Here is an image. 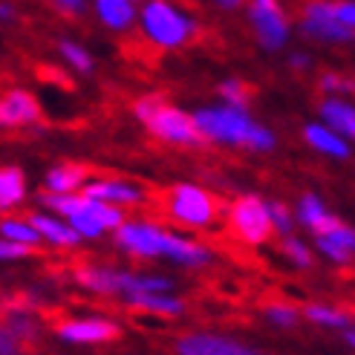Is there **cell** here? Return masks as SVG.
<instances>
[{"label":"cell","instance_id":"cell-1","mask_svg":"<svg viewBox=\"0 0 355 355\" xmlns=\"http://www.w3.org/2000/svg\"><path fill=\"white\" fill-rule=\"evenodd\" d=\"M113 243L121 254H128L133 260H168L188 272L208 269L217 260L214 248L205 245L202 240L141 217L124 220L113 232Z\"/></svg>","mask_w":355,"mask_h":355},{"label":"cell","instance_id":"cell-2","mask_svg":"<svg viewBox=\"0 0 355 355\" xmlns=\"http://www.w3.org/2000/svg\"><path fill=\"white\" fill-rule=\"evenodd\" d=\"M193 124L202 136V141L228 148H245L254 153H272L277 148V136L272 128L257 124L248 113V107H234V104H205L191 113Z\"/></svg>","mask_w":355,"mask_h":355},{"label":"cell","instance_id":"cell-3","mask_svg":"<svg viewBox=\"0 0 355 355\" xmlns=\"http://www.w3.org/2000/svg\"><path fill=\"white\" fill-rule=\"evenodd\" d=\"M133 116L165 145L173 148H200L202 136L193 124V116L176 104H168L162 96L145 93L133 101Z\"/></svg>","mask_w":355,"mask_h":355},{"label":"cell","instance_id":"cell-4","mask_svg":"<svg viewBox=\"0 0 355 355\" xmlns=\"http://www.w3.org/2000/svg\"><path fill=\"white\" fill-rule=\"evenodd\" d=\"M162 214L188 232H208L220 223L223 202L197 182H176L162 193Z\"/></svg>","mask_w":355,"mask_h":355},{"label":"cell","instance_id":"cell-5","mask_svg":"<svg viewBox=\"0 0 355 355\" xmlns=\"http://www.w3.org/2000/svg\"><path fill=\"white\" fill-rule=\"evenodd\" d=\"M136 21H139L141 35L159 49H182L200 32L197 17L188 15L173 0H148Z\"/></svg>","mask_w":355,"mask_h":355},{"label":"cell","instance_id":"cell-6","mask_svg":"<svg viewBox=\"0 0 355 355\" xmlns=\"http://www.w3.org/2000/svg\"><path fill=\"white\" fill-rule=\"evenodd\" d=\"M225 225L228 234L248 248H260L275 237L272 217H269V200L257 193H240L225 208Z\"/></svg>","mask_w":355,"mask_h":355},{"label":"cell","instance_id":"cell-7","mask_svg":"<svg viewBox=\"0 0 355 355\" xmlns=\"http://www.w3.org/2000/svg\"><path fill=\"white\" fill-rule=\"evenodd\" d=\"M52 335L67 347H104L121 338V327L107 315H73L61 318Z\"/></svg>","mask_w":355,"mask_h":355},{"label":"cell","instance_id":"cell-8","mask_svg":"<svg viewBox=\"0 0 355 355\" xmlns=\"http://www.w3.org/2000/svg\"><path fill=\"white\" fill-rule=\"evenodd\" d=\"M248 24L263 52H280L292 38L289 15L283 12L280 0H248Z\"/></svg>","mask_w":355,"mask_h":355},{"label":"cell","instance_id":"cell-9","mask_svg":"<svg viewBox=\"0 0 355 355\" xmlns=\"http://www.w3.org/2000/svg\"><path fill=\"white\" fill-rule=\"evenodd\" d=\"M171 352L173 355H263L254 344L211 329H191L176 335L171 341Z\"/></svg>","mask_w":355,"mask_h":355},{"label":"cell","instance_id":"cell-10","mask_svg":"<svg viewBox=\"0 0 355 355\" xmlns=\"http://www.w3.org/2000/svg\"><path fill=\"white\" fill-rule=\"evenodd\" d=\"M300 32L304 38L318 41V44H355V32L347 29L332 12L329 0H309L300 12Z\"/></svg>","mask_w":355,"mask_h":355},{"label":"cell","instance_id":"cell-11","mask_svg":"<svg viewBox=\"0 0 355 355\" xmlns=\"http://www.w3.org/2000/svg\"><path fill=\"white\" fill-rule=\"evenodd\" d=\"M128 220L124 208L98 202V200H81V205L67 217L69 228L81 237V240H101L104 234H113L116 228Z\"/></svg>","mask_w":355,"mask_h":355},{"label":"cell","instance_id":"cell-12","mask_svg":"<svg viewBox=\"0 0 355 355\" xmlns=\"http://www.w3.org/2000/svg\"><path fill=\"white\" fill-rule=\"evenodd\" d=\"M81 193L87 200H98L116 208H133L148 202V191L133 180H121V176H90Z\"/></svg>","mask_w":355,"mask_h":355},{"label":"cell","instance_id":"cell-13","mask_svg":"<svg viewBox=\"0 0 355 355\" xmlns=\"http://www.w3.org/2000/svg\"><path fill=\"white\" fill-rule=\"evenodd\" d=\"M121 304L136 315L162 318V321H176V318H182L188 309L185 297H180L176 292H139V295L121 297Z\"/></svg>","mask_w":355,"mask_h":355},{"label":"cell","instance_id":"cell-14","mask_svg":"<svg viewBox=\"0 0 355 355\" xmlns=\"http://www.w3.org/2000/svg\"><path fill=\"white\" fill-rule=\"evenodd\" d=\"M41 119V107L32 93L15 87V90L0 96V128H24V124H35Z\"/></svg>","mask_w":355,"mask_h":355},{"label":"cell","instance_id":"cell-15","mask_svg":"<svg viewBox=\"0 0 355 355\" xmlns=\"http://www.w3.org/2000/svg\"><path fill=\"white\" fill-rule=\"evenodd\" d=\"M29 223L35 225V232L41 237V245H52V248H78L84 240L69 228L67 220H61L58 214H49V211H32L29 214Z\"/></svg>","mask_w":355,"mask_h":355},{"label":"cell","instance_id":"cell-16","mask_svg":"<svg viewBox=\"0 0 355 355\" xmlns=\"http://www.w3.org/2000/svg\"><path fill=\"white\" fill-rule=\"evenodd\" d=\"M315 248H318V254H324L329 263L347 266L355 257V228L338 220L329 232L315 237Z\"/></svg>","mask_w":355,"mask_h":355},{"label":"cell","instance_id":"cell-17","mask_svg":"<svg viewBox=\"0 0 355 355\" xmlns=\"http://www.w3.org/2000/svg\"><path fill=\"white\" fill-rule=\"evenodd\" d=\"M0 321H3L15 338L26 347H32L38 341L41 329H44L38 312L29 309V304H0Z\"/></svg>","mask_w":355,"mask_h":355},{"label":"cell","instance_id":"cell-18","mask_svg":"<svg viewBox=\"0 0 355 355\" xmlns=\"http://www.w3.org/2000/svg\"><path fill=\"white\" fill-rule=\"evenodd\" d=\"M292 211H295V223L304 225V228H309L312 237L329 232V228L338 223V217H335L332 211H329V205H327L321 197H318V193H312V191L300 193V200H297V205H295Z\"/></svg>","mask_w":355,"mask_h":355},{"label":"cell","instance_id":"cell-19","mask_svg":"<svg viewBox=\"0 0 355 355\" xmlns=\"http://www.w3.org/2000/svg\"><path fill=\"white\" fill-rule=\"evenodd\" d=\"M318 116L329 130H335L341 139L355 141V101H347L341 96H327L318 104Z\"/></svg>","mask_w":355,"mask_h":355},{"label":"cell","instance_id":"cell-20","mask_svg":"<svg viewBox=\"0 0 355 355\" xmlns=\"http://www.w3.org/2000/svg\"><path fill=\"white\" fill-rule=\"evenodd\" d=\"M304 141L312 148V150H318V153H324V156H329V159H349L352 156V145L347 139H341L335 130H329L324 121H309L306 128H304Z\"/></svg>","mask_w":355,"mask_h":355},{"label":"cell","instance_id":"cell-21","mask_svg":"<svg viewBox=\"0 0 355 355\" xmlns=\"http://www.w3.org/2000/svg\"><path fill=\"white\" fill-rule=\"evenodd\" d=\"M26 193H29V188H26L24 168H17V165L0 168V217H6L21 208L26 202Z\"/></svg>","mask_w":355,"mask_h":355},{"label":"cell","instance_id":"cell-22","mask_svg":"<svg viewBox=\"0 0 355 355\" xmlns=\"http://www.w3.org/2000/svg\"><path fill=\"white\" fill-rule=\"evenodd\" d=\"M90 3L101 26H107L113 32H128L130 26H136L139 9L130 0H90Z\"/></svg>","mask_w":355,"mask_h":355},{"label":"cell","instance_id":"cell-23","mask_svg":"<svg viewBox=\"0 0 355 355\" xmlns=\"http://www.w3.org/2000/svg\"><path fill=\"white\" fill-rule=\"evenodd\" d=\"M90 180V171L76 162H61L44 173V191L49 193H76Z\"/></svg>","mask_w":355,"mask_h":355},{"label":"cell","instance_id":"cell-24","mask_svg":"<svg viewBox=\"0 0 355 355\" xmlns=\"http://www.w3.org/2000/svg\"><path fill=\"white\" fill-rule=\"evenodd\" d=\"M300 315L306 318L312 327H321V329H338V332H347L352 318L347 309L335 306V304H321V300H312V304L300 306Z\"/></svg>","mask_w":355,"mask_h":355},{"label":"cell","instance_id":"cell-25","mask_svg":"<svg viewBox=\"0 0 355 355\" xmlns=\"http://www.w3.org/2000/svg\"><path fill=\"white\" fill-rule=\"evenodd\" d=\"M0 237H6L12 243H21V245H29V248L41 245V237H38V232H35V225L29 223V217H15V214L0 217Z\"/></svg>","mask_w":355,"mask_h":355},{"label":"cell","instance_id":"cell-26","mask_svg":"<svg viewBox=\"0 0 355 355\" xmlns=\"http://www.w3.org/2000/svg\"><path fill=\"white\" fill-rule=\"evenodd\" d=\"M263 321L275 329H295L304 321V315H300V306L289 304V300H272L263 306Z\"/></svg>","mask_w":355,"mask_h":355},{"label":"cell","instance_id":"cell-27","mask_svg":"<svg viewBox=\"0 0 355 355\" xmlns=\"http://www.w3.org/2000/svg\"><path fill=\"white\" fill-rule=\"evenodd\" d=\"M280 254L286 257L295 269L300 272H306L315 266V254H312V245L306 240H300L297 234H286V237H280Z\"/></svg>","mask_w":355,"mask_h":355},{"label":"cell","instance_id":"cell-28","mask_svg":"<svg viewBox=\"0 0 355 355\" xmlns=\"http://www.w3.org/2000/svg\"><path fill=\"white\" fill-rule=\"evenodd\" d=\"M58 52H61V58L76 69V73H81V76H90V73H93V55H90V52H87L78 41L61 38V41H58Z\"/></svg>","mask_w":355,"mask_h":355},{"label":"cell","instance_id":"cell-29","mask_svg":"<svg viewBox=\"0 0 355 355\" xmlns=\"http://www.w3.org/2000/svg\"><path fill=\"white\" fill-rule=\"evenodd\" d=\"M217 96L223 104H234V107H248V87L243 78H223L217 84Z\"/></svg>","mask_w":355,"mask_h":355},{"label":"cell","instance_id":"cell-30","mask_svg":"<svg viewBox=\"0 0 355 355\" xmlns=\"http://www.w3.org/2000/svg\"><path fill=\"white\" fill-rule=\"evenodd\" d=\"M269 217H272V228L277 237H286V234H295V211L289 205H283L277 200H269Z\"/></svg>","mask_w":355,"mask_h":355},{"label":"cell","instance_id":"cell-31","mask_svg":"<svg viewBox=\"0 0 355 355\" xmlns=\"http://www.w3.org/2000/svg\"><path fill=\"white\" fill-rule=\"evenodd\" d=\"M318 90L327 93V96H338V93H352L355 90V81L352 78H344L338 73H324L321 78H318Z\"/></svg>","mask_w":355,"mask_h":355},{"label":"cell","instance_id":"cell-32","mask_svg":"<svg viewBox=\"0 0 355 355\" xmlns=\"http://www.w3.org/2000/svg\"><path fill=\"white\" fill-rule=\"evenodd\" d=\"M32 254H35V248L0 237V263H17V260H26V257H32Z\"/></svg>","mask_w":355,"mask_h":355},{"label":"cell","instance_id":"cell-33","mask_svg":"<svg viewBox=\"0 0 355 355\" xmlns=\"http://www.w3.org/2000/svg\"><path fill=\"white\" fill-rule=\"evenodd\" d=\"M0 355H29V347L17 341L3 321H0Z\"/></svg>","mask_w":355,"mask_h":355},{"label":"cell","instance_id":"cell-34","mask_svg":"<svg viewBox=\"0 0 355 355\" xmlns=\"http://www.w3.org/2000/svg\"><path fill=\"white\" fill-rule=\"evenodd\" d=\"M332 12H335V17H338L347 29L355 32V0H335Z\"/></svg>","mask_w":355,"mask_h":355},{"label":"cell","instance_id":"cell-35","mask_svg":"<svg viewBox=\"0 0 355 355\" xmlns=\"http://www.w3.org/2000/svg\"><path fill=\"white\" fill-rule=\"evenodd\" d=\"M49 3L64 15H84L87 6H90V0H49Z\"/></svg>","mask_w":355,"mask_h":355},{"label":"cell","instance_id":"cell-36","mask_svg":"<svg viewBox=\"0 0 355 355\" xmlns=\"http://www.w3.org/2000/svg\"><path fill=\"white\" fill-rule=\"evenodd\" d=\"M289 67L295 69V73H304V69L312 67V55H309V52H292V55H289Z\"/></svg>","mask_w":355,"mask_h":355},{"label":"cell","instance_id":"cell-37","mask_svg":"<svg viewBox=\"0 0 355 355\" xmlns=\"http://www.w3.org/2000/svg\"><path fill=\"white\" fill-rule=\"evenodd\" d=\"M17 17V9L9 3V0H0V24H9Z\"/></svg>","mask_w":355,"mask_h":355},{"label":"cell","instance_id":"cell-38","mask_svg":"<svg viewBox=\"0 0 355 355\" xmlns=\"http://www.w3.org/2000/svg\"><path fill=\"white\" fill-rule=\"evenodd\" d=\"M208 3H214L217 9H223V12H237L245 0H208Z\"/></svg>","mask_w":355,"mask_h":355},{"label":"cell","instance_id":"cell-39","mask_svg":"<svg viewBox=\"0 0 355 355\" xmlns=\"http://www.w3.org/2000/svg\"><path fill=\"white\" fill-rule=\"evenodd\" d=\"M344 341H347V344L355 349V329H347V332H344Z\"/></svg>","mask_w":355,"mask_h":355},{"label":"cell","instance_id":"cell-40","mask_svg":"<svg viewBox=\"0 0 355 355\" xmlns=\"http://www.w3.org/2000/svg\"><path fill=\"white\" fill-rule=\"evenodd\" d=\"M130 3H136V0H130Z\"/></svg>","mask_w":355,"mask_h":355}]
</instances>
